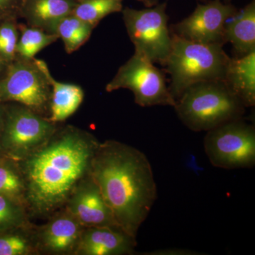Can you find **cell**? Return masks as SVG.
Listing matches in <instances>:
<instances>
[{"label": "cell", "mask_w": 255, "mask_h": 255, "mask_svg": "<svg viewBox=\"0 0 255 255\" xmlns=\"http://www.w3.org/2000/svg\"><path fill=\"white\" fill-rule=\"evenodd\" d=\"M76 1H81V0H76Z\"/></svg>", "instance_id": "f546056e"}, {"label": "cell", "mask_w": 255, "mask_h": 255, "mask_svg": "<svg viewBox=\"0 0 255 255\" xmlns=\"http://www.w3.org/2000/svg\"><path fill=\"white\" fill-rule=\"evenodd\" d=\"M64 208L85 228H120L90 175L77 186Z\"/></svg>", "instance_id": "8fae6325"}, {"label": "cell", "mask_w": 255, "mask_h": 255, "mask_svg": "<svg viewBox=\"0 0 255 255\" xmlns=\"http://www.w3.org/2000/svg\"><path fill=\"white\" fill-rule=\"evenodd\" d=\"M204 152L210 163L224 169L253 168L255 164V127L243 118L206 132Z\"/></svg>", "instance_id": "52a82bcc"}, {"label": "cell", "mask_w": 255, "mask_h": 255, "mask_svg": "<svg viewBox=\"0 0 255 255\" xmlns=\"http://www.w3.org/2000/svg\"><path fill=\"white\" fill-rule=\"evenodd\" d=\"M0 195L9 198L26 209V186L17 162L1 155H0Z\"/></svg>", "instance_id": "ac0fdd59"}, {"label": "cell", "mask_w": 255, "mask_h": 255, "mask_svg": "<svg viewBox=\"0 0 255 255\" xmlns=\"http://www.w3.org/2000/svg\"><path fill=\"white\" fill-rule=\"evenodd\" d=\"M136 238L119 227L85 228L75 255H129L135 253Z\"/></svg>", "instance_id": "4fadbf2b"}, {"label": "cell", "mask_w": 255, "mask_h": 255, "mask_svg": "<svg viewBox=\"0 0 255 255\" xmlns=\"http://www.w3.org/2000/svg\"><path fill=\"white\" fill-rule=\"evenodd\" d=\"M137 1L142 2L147 7H152V6H155L158 2V0H137Z\"/></svg>", "instance_id": "83f0119b"}, {"label": "cell", "mask_w": 255, "mask_h": 255, "mask_svg": "<svg viewBox=\"0 0 255 255\" xmlns=\"http://www.w3.org/2000/svg\"><path fill=\"white\" fill-rule=\"evenodd\" d=\"M56 124L19 104L4 103L0 155L19 161L46 142Z\"/></svg>", "instance_id": "5b68a950"}, {"label": "cell", "mask_w": 255, "mask_h": 255, "mask_svg": "<svg viewBox=\"0 0 255 255\" xmlns=\"http://www.w3.org/2000/svg\"><path fill=\"white\" fill-rule=\"evenodd\" d=\"M100 142L90 132L66 126L16 161L26 186L28 216L50 217L63 209L77 186L90 175Z\"/></svg>", "instance_id": "6da1fadb"}, {"label": "cell", "mask_w": 255, "mask_h": 255, "mask_svg": "<svg viewBox=\"0 0 255 255\" xmlns=\"http://www.w3.org/2000/svg\"><path fill=\"white\" fill-rule=\"evenodd\" d=\"M174 108L183 124L194 132H207L243 118L246 109L223 80L189 87L176 100Z\"/></svg>", "instance_id": "277c9868"}, {"label": "cell", "mask_w": 255, "mask_h": 255, "mask_svg": "<svg viewBox=\"0 0 255 255\" xmlns=\"http://www.w3.org/2000/svg\"><path fill=\"white\" fill-rule=\"evenodd\" d=\"M51 87L50 115L48 120L53 123L63 122L78 110L83 102L85 93L81 87L75 84L64 83L55 80L44 60L33 58Z\"/></svg>", "instance_id": "9a60e30c"}, {"label": "cell", "mask_w": 255, "mask_h": 255, "mask_svg": "<svg viewBox=\"0 0 255 255\" xmlns=\"http://www.w3.org/2000/svg\"><path fill=\"white\" fill-rule=\"evenodd\" d=\"M120 89L130 90L134 100L142 107L170 106L176 100L166 84L164 74L150 60L134 53L127 63L119 68L113 79L106 86V91Z\"/></svg>", "instance_id": "9c48e42d"}, {"label": "cell", "mask_w": 255, "mask_h": 255, "mask_svg": "<svg viewBox=\"0 0 255 255\" xmlns=\"http://www.w3.org/2000/svg\"><path fill=\"white\" fill-rule=\"evenodd\" d=\"M84 229L63 207L33 233L37 251L48 255H75Z\"/></svg>", "instance_id": "7c38bea8"}, {"label": "cell", "mask_w": 255, "mask_h": 255, "mask_svg": "<svg viewBox=\"0 0 255 255\" xmlns=\"http://www.w3.org/2000/svg\"><path fill=\"white\" fill-rule=\"evenodd\" d=\"M226 1H230V0H226Z\"/></svg>", "instance_id": "4dcf8cb0"}, {"label": "cell", "mask_w": 255, "mask_h": 255, "mask_svg": "<svg viewBox=\"0 0 255 255\" xmlns=\"http://www.w3.org/2000/svg\"><path fill=\"white\" fill-rule=\"evenodd\" d=\"M172 34V48L164 66L170 75L169 90L177 100L189 87L224 80L230 57L222 43H200Z\"/></svg>", "instance_id": "3957f363"}, {"label": "cell", "mask_w": 255, "mask_h": 255, "mask_svg": "<svg viewBox=\"0 0 255 255\" xmlns=\"http://www.w3.org/2000/svg\"><path fill=\"white\" fill-rule=\"evenodd\" d=\"M143 255H197L202 253L190 250L182 249V248H168V249L157 250V251L142 253Z\"/></svg>", "instance_id": "484cf974"}, {"label": "cell", "mask_w": 255, "mask_h": 255, "mask_svg": "<svg viewBox=\"0 0 255 255\" xmlns=\"http://www.w3.org/2000/svg\"><path fill=\"white\" fill-rule=\"evenodd\" d=\"M28 215L22 206L0 195V231L30 228Z\"/></svg>", "instance_id": "603a6c76"}, {"label": "cell", "mask_w": 255, "mask_h": 255, "mask_svg": "<svg viewBox=\"0 0 255 255\" xmlns=\"http://www.w3.org/2000/svg\"><path fill=\"white\" fill-rule=\"evenodd\" d=\"M21 0H0V20L16 16L18 17Z\"/></svg>", "instance_id": "d4e9b609"}, {"label": "cell", "mask_w": 255, "mask_h": 255, "mask_svg": "<svg viewBox=\"0 0 255 255\" xmlns=\"http://www.w3.org/2000/svg\"><path fill=\"white\" fill-rule=\"evenodd\" d=\"M76 0H21L18 16L28 26L55 34L60 20L71 14Z\"/></svg>", "instance_id": "5bb4252c"}, {"label": "cell", "mask_w": 255, "mask_h": 255, "mask_svg": "<svg viewBox=\"0 0 255 255\" xmlns=\"http://www.w3.org/2000/svg\"><path fill=\"white\" fill-rule=\"evenodd\" d=\"M90 175L119 227L136 238L157 197L152 166L145 153L124 142H100Z\"/></svg>", "instance_id": "7a4b0ae2"}, {"label": "cell", "mask_w": 255, "mask_h": 255, "mask_svg": "<svg viewBox=\"0 0 255 255\" xmlns=\"http://www.w3.org/2000/svg\"><path fill=\"white\" fill-rule=\"evenodd\" d=\"M225 42L232 44L238 57L255 51V1L229 18L225 25Z\"/></svg>", "instance_id": "e0dca14e"}, {"label": "cell", "mask_w": 255, "mask_h": 255, "mask_svg": "<svg viewBox=\"0 0 255 255\" xmlns=\"http://www.w3.org/2000/svg\"><path fill=\"white\" fill-rule=\"evenodd\" d=\"M237 11L234 6L221 0L198 4L192 14L174 25L170 31L196 43L225 44V25Z\"/></svg>", "instance_id": "30bf717a"}, {"label": "cell", "mask_w": 255, "mask_h": 255, "mask_svg": "<svg viewBox=\"0 0 255 255\" xmlns=\"http://www.w3.org/2000/svg\"><path fill=\"white\" fill-rule=\"evenodd\" d=\"M124 0H81L78 1L72 14L96 26L108 15L120 12Z\"/></svg>", "instance_id": "44dd1931"}, {"label": "cell", "mask_w": 255, "mask_h": 255, "mask_svg": "<svg viewBox=\"0 0 255 255\" xmlns=\"http://www.w3.org/2000/svg\"><path fill=\"white\" fill-rule=\"evenodd\" d=\"M3 119H4V103L0 102V134L2 128Z\"/></svg>", "instance_id": "f1b7e54d"}, {"label": "cell", "mask_w": 255, "mask_h": 255, "mask_svg": "<svg viewBox=\"0 0 255 255\" xmlns=\"http://www.w3.org/2000/svg\"><path fill=\"white\" fill-rule=\"evenodd\" d=\"M30 228L0 231V255L38 254Z\"/></svg>", "instance_id": "7402d4cb"}, {"label": "cell", "mask_w": 255, "mask_h": 255, "mask_svg": "<svg viewBox=\"0 0 255 255\" xmlns=\"http://www.w3.org/2000/svg\"><path fill=\"white\" fill-rule=\"evenodd\" d=\"M95 28L71 14L58 23L55 34L63 41L66 53L71 54L88 41Z\"/></svg>", "instance_id": "d6986e66"}, {"label": "cell", "mask_w": 255, "mask_h": 255, "mask_svg": "<svg viewBox=\"0 0 255 255\" xmlns=\"http://www.w3.org/2000/svg\"><path fill=\"white\" fill-rule=\"evenodd\" d=\"M19 36L16 48V57L33 60L37 53L59 39L56 34L48 33L24 23H18Z\"/></svg>", "instance_id": "ffe728a7"}, {"label": "cell", "mask_w": 255, "mask_h": 255, "mask_svg": "<svg viewBox=\"0 0 255 255\" xmlns=\"http://www.w3.org/2000/svg\"><path fill=\"white\" fill-rule=\"evenodd\" d=\"M8 65H9V63L0 54V78L4 75L6 68H7Z\"/></svg>", "instance_id": "4316f807"}, {"label": "cell", "mask_w": 255, "mask_h": 255, "mask_svg": "<svg viewBox=\"0 0 255 255\" xmlns=\"http://www.w3.org/2000/svg\"><path fill=\"white\" fill-rule=\"evenodd\" d=\"M167 3L152 7L122 9L123 21L135 53L152 63L164 65L172 48V34L168 27Z\"/></svg>", "instance_id": "8992f818"}, {"label": "cell", "mask_w": 255, "mask_h": 255, "mask_svg": "<svg viewBox=\"0 0 255 255\" xmlns=\"http://www.w3.org/2000/svg\"><path fill=\"white\" fill-rule=\"evenodd\" d=\"M51 87L35 63L16 57L0 78V102L19 104L48 118Z\"/></svg>", "instance_id": "ba28073f"}, {"label": "cell", "mask_w": 255, "mask_h": 255, "mask_svg": "<svg viewBox=\"0 0 255 255\" xmlns=\"http://www.w3.org/2000/svg\"><path fill=\"white\" fill-rule=\"evenodd\" d=\"M16 16L0 20V54L8 63L16 58L19 31Z\"/></svg>", "instance_id": "cb8c5ba5"}, {"label": "cell", "mask_w": 255, "mask_h": 255, "mask_svg": "<svg viewBox=\"0 0 255 255\" xmlns=\"http://www.w3.org/2000/svg\"><path fill=\"white\" fill-rule=\"evenodd\" d=\"M223 81L246 108L255 107V51L230 58Z\"/></svg>", "instance_id": "2e32d148"}]
</instances>
